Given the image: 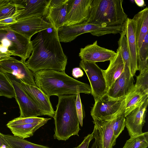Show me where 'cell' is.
Wrapping results in <instances>:
<instances>
[{"label":"cell","mask_w":148,"mask_h":148,"mask_svg":"<svg viewBox=\"0 0 148 148\" xmlns=\"http://www.w3.org/2000/svg\"><path fill=\"white\" fill-rule=\"evenodd\" d=\"M31 42L32 53L25 64L33 73L45 69L65 71L67 58L57 29L53 26L39 32Z\"/></svg>","instance_id":"6da1fadb"},{"label":"cell","mask_w":148,"mask_h":148,"mask_svg":"<svg viewBox=\"0 0 148 148\" xmlns=\"http://www.w3.org/2000/svg\"><path fill=\"white\" fill-rule=\"evenodd\" d=\"M33 75L36 86L49 97L52 95L91 92L90 85L69 76L65 71L45 69L38 71Z\"/></svg>","instance_id":"7a4b0ae2"},{"label":"cell","mask_w":148,"mask_h":148,"mask_svg":"<svg viewBox=\"0 0 148 148\" xmlns=\"http://www.w3.org/2000/svg\"><path fill=\"white\" fill-rule=\"evenodd\" d=\"M58 97L53 117L55 126L53 137L59 140L66 141L73 136H79L80 130L75 109L76 95Z\"/></svg>","instance_id":"3957f363"},{"label":"cell","mask_w":148,"mask_h":148,"mask_svg":"<svg viewBox=\"0 0 148 148\" xmlns=\"http://www.w3.org/2000/svg\"><path fill=\"white\" fill-rule=\"evenodd\" d=\"M122 0H93L89 18L85 23L102 27L117 26L125 22Z\"/></svg>","instance_id":"277c9868"},{"label":"cell","mask_w":148,"mask_h":148,"mask_svg":"<svg viewBox=\"0 0 148 148\" xmlns=\"http://www.w3.org/2000/svg\"><path fill=\"white\" fill-rule=\"evenodd\" d=\"M0 43L5 47L12 45V55L25 62L32 52L31 40L12 29L9 25L0 24Z\"/></svg>","instance_id":"5b68a950"},{"label":"cell","mask_w":148,"mask_h":148,"mask_svg":"<svg viewBox=\"0 0 148 148\" xmlns=\"http://www.w3.org/2000/svg\"><path fill=\"white\" fill-rule=\"evenodd\" d=\"M79 66L86 73L95 101L105 94L108 88L103 72L95 63L81 60Z\"/></svg>","instance_id":"8992f818"},{"label":"cell","mask_w":148,"mask_h":148,"mask_svg":"<svg viewBox=\"0 0 148 148\" xmlns=\"http://www.w3.org/2000/svg\"><path fill=\"white\" fill-rule=\"evenodd\" d=\"M125 97L114 99L106 94L95 101L90 111L92 119H106L116 115L125 108Z\"/></svg>","instance_id":"52a82bcc"},{"label":"cell","mask_w":148,"mask_h":148,"mask_svg":"<svg viewBox=\"0 0 148 148\" xmlns=\"http://www.w3.org/2000/svg\"><path fill=\"white\" fill-rule=\"evenodd\" d=\"M13 87L15 98L20 109L22 118L35 117L44 115L42 112L21 86L18 79L12 75L5 73Z\"/></svg>","instance_id":"ba28073f"},{"label":"cell","mask_w":148,"mask_h":148,"mask_svg":"<svg viewBox=\"0 0 148 148\" xmlns=\"http://www.w3.org/2000/svg\"><path fill=\"white\" fill-rule=\"evenodd\" d=\"M117 114L106 119H93L94 138L97 148H113L116 144L114 126Z\"/></svg>","instance_id":"9c48e42d"},{"label":"cell","mask_w":148,"mask_h":148,"mask_svg":"<svg viewBox=\"0 0 148 148\" xmlns=\"http://www.w3.org/2000/svg\"><path fill=\"white\" fill-rule=\"evenodd\" d=\"M93 0H68L67 14L63 26L86 22L88 20Z\"/></svg>","instance_id":"30bf717a"},{"label":"cell","mask_w":148,"mask_h":148,"mask_svg":"<svg viewBox=\"0 0 148 148\" xmlns=\"http://www.w3.org/2000/svg\"><path fill=\"white\" fill-rule=\"evenodd\" d=\"M0 71L12 75L25 84L36 86L33 73L21 60L10 56L0 61Z\"/></svg>","instance_id":"8fae6325"},{"label":"cell","mask_w":148,"mask_h":148,"mask_svg":"<svg viewBox=\"0 0 148 148\" xmlns=\"http://www.w3.org/2000/svg\"><path fill=\"white\" fill-rule=\"evenodd\" d=\"M9 25L12 29L30 40L35 34L53 26L41 17H31L22 19Z\"/></svg>","instance_id":"7c38bea8"},{"label":"cell","mask_w":148,"mask_h":148,"mask_svg":"<svg viewBox=\"0 0 148 148\" xmlns=\"http://www.w3.org/2000/svg\"><path fill=\"white\" fill-rule=\"evenodd\" d=\"M16 5L23 9L16 18L17 21L31 17L45 15L51 0H12Z\"/></svg>","instance_id":"4fadbf2b"},{"label":"cell","mask_w":148,"mask_h":148,"mask_svg":"<svg viewBox=\"0 0 148 148\" xmlns=\"http://www.w3.org/2000/svg\"><path fill=\"white\" fill-rule=\"evenodd\" d=\"M134 82L130 69L124 68L123 72L108 89L106 94L114 99L124 98L134 88Z\"/></svg>","instance_id":"5bb4252c"},{"label":"cell","mask_w":148,"mask_h":148,"mask_svg":"<svg viewBox=\"0 0 148 148\" xmlns=\"http://www.w3.org/2000/svg\"><path fill=\"white\" fill-rule=\"evenodd\" d=\"M148 99L135 108L125 117V126L130 137L143 133L142 129L145 123V118Z\"/></svg>","instance_id":"9a60e30c"},{"label":"cell","mask_w":148,"mask_h":148,"mask_svg":"<svg viewBox=\"0 0 148 148\" xmlns=\"http://www.w3.org/2000/svg\"><path fill=\"white\" fill-rule=\"evenodd\" d=\"M116 54L112 50L99 46L96 40L81 48L79 56L82 60L96 63L110 61Z\"/></svg>","instance_id":"2e32d148"},{"label":"cell","mask_w":148,"mask_h":148,"mask_svg":"<svg viewBox=\"0 0 148 148\" xmlns=\"http://www.w3.org/2000/svg\"><path fill=\"white\" fill-rule=\"evenodd\" d=\"M123 30L126 37L130 57V70L134 76L138 70V48L134 23L132 19L127 18L123 24Z\"/></svg>","instance_id":"e0dca14e"},{"label":"cell","mask_w":148,"mask_h":148,"mask_svg":"<svg viewBox=\"0 0 148 148\" xmlns=\"http://www.w3.org/2000/svg\"><path fill=\"white\" fill-rule=\"evenodd\" d=\"M21 86L42 112L44 115L53 118L55 112L49 98L36 86L28 85L18 79Z\"/></svg>","instance_id":"ac0fdd59"},{"label":"cell","mask_w":148,"mask_h":148,"mask_svg":"<svg viewBox=\"0 0 148 148\" xmlns=\"http://www.w3.org/2000/svg\"><path fill=\"white\" fill-rule=\"evenodd\" d=\"M68 0H51L44 18L57 29L63 26L67 14Z\"/></svg>","instance_id":"d6986e66"},{"label":"cell","mask_w":148,"mask_h":148,"mask_svg":"<svg viewBox=\"0 0 148 148\" xmlns=\"http://www.w3.org/2000/svg\"><path fill=\"white\" fill-rule=\"evenodd\" d=\"M116 53V55L110 60L107 69L103 70L108 89L124 71L123 62L118 48Z\"/></svg>","instance_id":"ffe728a7"},{"label":"cell","mask_w":148,"mask_h":148,"mask_svg":"<svg viewBox=\"0 0 148 148\" xmlns=\"http://www.w3.org/2000/svg\"><path fill=\"white\" fill-rule=\"evenodd\" d=\"M135 26V32L138 49L148 33V8L147 7L135 14L132 19Z\"/></svg>","instance_id":"44dd1931"},{"label":"cell","mask_w":148,"mask_h":148,"mask_svg":"<svg viewBox=\"0 0 148 148\" xmlns=\"http://www.w3.org/2000/svg\"><path fill=\"white\" fill-rule=\"evenodd\" d=\"M51 119V118H46L39 123L7 126L10 130L13 135L24 139L33 136L37 130Z\"/></svg>","instance_id":"7402d4cb"},{"label":"cell","mask_w":148,"mask_h":148,"mask_svg":"<svg viewBox=\"0 0 148 148\" xmlns=\"http://www.w3.org/2000/svg\"><path fill=\"white\" fill-rule=\"evenodd\" d=\"M148 93L136 88L134 86V88L125 98V117L131 111L145 102L148 99Z\"/></svg>","instance_id":"603a6c76"},{"label":"cell","mask_w":148,"mask_h":148,"mask_svg":"<svg viewBox=\"0 0 148 148\" xmlns=\"http://www.w3.org/2000/svg\"><path fill=\"white\" fill-rule=\"evenodd\" d=\"M4 134L5 139L13 148H51L32 143L13 135Z\"/></svg>","instance_id":"cb8c5ba5"},{"label":"cell","mask_w":148,"mask_h":148,"mask_svg":"<svg viewBox=\"0 0 148 148\" xmlns=\"http://www.w3.org/2000/svg\"><path fill=\"white\" fill-rule=\"evenodd\" d=\"M148 33H147L138 55V68L140 73L148 69Z\"/></svg>","instance_id":"d4e9b609"},{"label":"cell","mask_w":148,"mask_h":148,"mask_svg":"<svg viewBox=\"0 0 148 148\" xmlns=\"http://www.w3.org/2000/svg\"><path fill=\"white\" fill-rule=\"evenodd\" d=\"M148 146V132L132 137L127 140L123 148H146Z\"/></svg>","instance_id":"484cf974"},{"label":"cell","mask_w":148,"mask_h":148,"mask_svg":"<svg viewBox=\"0 0 148 148\" xmlns=\"http://www.w3.org/2000/svg\"><path fill=\"white\" fill-rule=\"evenodd\" d=\"M0 95L8 98L15 97L14 90L5 73L0 71Z\"/></svg>","instance_id":"4316f807"},{"label":"cell","mask_w":148,"mask_h":148,"mask_svg":"<svg viewBox=\"0 0 148 148\" xmlns=\"http://www.w3.org/2000/svg\"><path fill=\"white\" fill-rule=\"evenodd\" d=\"M125 108L116 116L114 126V135L117 138L125 126Z\"/></svg>","instance_id":"83f0119b"},{"label":"cell","mask_w":148,"mask_h":148,"mask_svg":"<svg viewBox=\"0 0 148 148\" xmlns=\"http://www.w3.org/2000/svg\"><path fill=\"white\" fill-rule=\"evenodd\" d=\"M16 11V7L12 0L0 7V21L12 16Z\"/></svg>","instance_id":"f1b7e54d"},{"label":"cell","mask_w":148,"mask_h":148,"mask_svg":"<svg viewBox=\"0 0 148 148\" xmlns=\"http://www.w3.org/2000/svg\"><path fill=\"white\" fill-rule=\"evenodd\" d=\"M135 86L148 93V69L140 73L137 76Z\"/></svg>","instance_id":"f546056e"},{"label":"cell","mask_w":148,"mask_h":148,"mask_svg":"<svg viewBox=\"0 0 148 148\" xmlns=\"http://www.w3.org/2000/svg\"><path fill=\"white\" fill-rule=\"evenodd\" d=\"M45 118L38 117L22 118L18 117L9 121L6 125L32 124L41 122Z\"/></svg>","instance_id":"4dcf8cb0"},{"label":"cell","mask_w":148,"mask_h":148,"mask_svg":"<svg viewBox=\"0 0 148 148\" xmlns=\"http://www.w3.org/2000/svg\"><path fill=\"white\" fill-rule=\"evenodd\" d=\"M75 106L79 123L80 126L82 127L83 126V121L84 117V114L79 93H78L76 95Z\"/></svg>","instance_id":"1f68e13d"},{"label":"cell","mask_w":148,"mask_h":148,"mask_svg":"<svg viewBox=\"0 0 148 148\" xmlns=\"http://www.w3.org/2000/svg\"><path fill=\"white\" fill-rule=\"evenodd\" d=\"M16 6V11L11 16L0 21V24L10 25L14 24L17 22V18L21 13L23 9L19 7Z\"/></svg>","instance_id":"d6a6232c"},{"label":"cell","mask_w":148,"mask_h":148,"mask_svg":"<svg viewBox=\"0 0 148 148\" xmlns=\"http://www.w3.org/2000/svg\"><path fill=\"white\" fill-rule=\"evenodd\" d=\"M94 133L88 134L85 137L84 139L81 143L77 146L73 148H88V146L90 141L94 138Z\"/></svg>","instance_id":"836d02e7"},{"label":"cell","mask_w":148,"mask_h":148,"mask_svg":"<svg viewBox=\"0 0 148 148\" xmlns=\"http://www.w3.org/2000/svg\"><path fill=\"white\" fill-rule=\"evenodd\" d=\"M72 75L75 78H77L82 77L84 75L82 70L79 67H75L72 70Z\"/></svg>","instance_id":"e575fe53"},{"label":"cell","mask_w":148,"mask_h":148,"mask_svg":"<svg viewBox=\"0 0 148 148\" xmlns=\"http://www.w3.org/2000/svg\"><path fill=\"white\" fill-rule=\"evenodd\" d=\"M11 54L8 52L0 53V62L8 58Z\"/></svg>","instance_id":"d590c367"},{"label":"cell","mask_w":148,"mask_h":148,"mask_svg":"<svg viewBox=\"0 0 148 148\" xmlns=\"http://www.w3.org/2000/svg\"><path fill=\"white\" fill-rule=\"evenodd\" d=\"M136 4L139 7H143L145 5V2L143 0H135Z\"/></svg>","instance_id":"8d00e7d4"},{"label":"cell","mask_w":148,"mask_h":148,"mask_svg":"<svg viewBox=\"0 0 148 148\" xmlns=\"http://www.w3.org/2000/svg\"><path fill=\"white\" fill-rule=\"evenodd\" d=\"M0 148H13L9 144L8 142L7 143L0 145Z\"/></svg>","instance_id":"74e56055"},{"label":"cell","mask_w":148,"mask_h":148,"mask_svg":"<svg viewBox=\"0 0 148 148\" xmlns=\"http://www.w3.org/2000/svg\"><path fill=\"white\" fill-rule=\"evenodd\" d=\"M10 0H0V7L8 2Z\"/></svg>","instance_id":"f35d334b"},{"label":"cell","mask_w":148,"mask_h":148,"mask_svg":"<svg viewBox=\"0 0 148 148\" xmlns=\"http://www.w3.org/2000/svg\"><path fill=\"white\" fill-rule=\"evenodd\" d=\"M91 148H97L95 142L93 143Z\"/></svg>","instance_id":"ab89813d"},{"label":"cell","mask_w":148,"mask_h":148,"mask_svg":"<svg viewBox=\"0 0 148 148\" xmlns=\"http://www.w3.org/2000/svg\"><path fill=\"white\" fill-rule=\"evenodd\" d=\"M1 47H2L1 44L0 43V53H2V52H1Z\"/></svg>","instance_id":"60d3db41"},{"label":"cell","mask_w":148,"mask_h":148,"mask_svg":"<svg viewBox=\"0 0 148 148\" xmlns=\"http://www.w3.org/2000/svg\"><path fill=\"white\" fill-rule=\"evenodd\" d=\"M0 96H1L0 95Z\"/></svg>","instance_id":"b9f144b4"}]
</instances>
